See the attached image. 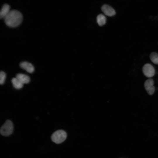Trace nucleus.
<instances>
[{
	"instance_id": "obj_1",
	"label": "nucleus",
	"mask_w": 158,
	"mask_h": 158,
	"mask_svg": "<svg viewBox=\"0 0 158 158\" xmlns=\"http://www.w3.org/2000/svg\"><path fill=\"white\" fill-rule=\"evenodd\" d=\"M6 24L10 28H15L19 25L22 21L23 16L18 11L11 10L4 19Z\"/></svg>"
},
{
	"instance_id": "obj_2",
	"label": "nucleus",
	"mask_w": 158,
	"mask_h": 158,
	"mask_svg": "<svg viewBox=\"0 0 158 158\" xmlns=\"http://www.w3.org/2000/svg\"><path fill=\"white\" fill-rule=\"evenodd\" d=\"M13 129V125L12 122L11 121L8 120L1 127L0 133L2 135L8 136L12 134Z\"/></svg>"
},
{
	"instance_id": "obj_3",
	"label": "nucleus",
	"mask_w": 158,
	"mask_h": 158,
	"mask_svg": "<svg viewBox=\"0 0 158 158\" xmlns=\"http://www.w3.org/2000/svg\"><path fill=\"white\" fill-rule=\"evenodd\" d=\"M67 137L66 133L62 130L55 131L51 135L52 141L56 144H60L63 142Z\"/></svg>"
},
{
	"instance_id": "obj_4",
	"label": "nucleus",
	"mask_w": 158,
	"mask_h": 158,
	"mask_svg": "<svg viewBox=\"0 0 158 158\" xmlns=\"http://www.w3.org/2000/svg\"><path fill=\"white\" fill-rule=\"evenodd\" d=\"M142 71L146 77L149 78L153 77L155 74L154 67L149 63H147L144 65L142 68Z\"/></svg>"
},
{
	"instance_id": "obj_5",
	"label": "nucleus",
	"mask_w": 158,
	"mask_h": 158,
	"mask_svg": "<svg viewBox=\"0 0 158 158\" xmlns=\"http://www.w3.org/2000/svg\"><path fill=\"white\" fill-rule=\"evenodd\" d=\"M154 83V81L151 78L147 79L144 83V86L145 90L150 95H152L155 92V88Z\"/></svg>"
},
{
	"instance_id": "obj_6",
	"label": "nucleus",
	"mask_w": 158,
	"mask_h": 158,
	"mask_svg": "<svg viewBox=\"0 0 158 158\" xmlns=\"http://www.w3.org/2000/svg\"><path fill=\"white\" fill-rule=\"evenodd\" d=\"M101 9L104 14L109 16H113L116 13L114 9L107 4L103 5L101 7Z\"/></svg>"
},
{
	"instance_id": "obj_7",
	"label": "nucleus",
	"mask_w": 158,
	"mask_h": 158,
	"mask_svg": "<svg viewBox=\"0 0 158 158\" xmlns=\"http://www.w3.org/2000/svg\"><path fill=\"white\" fill-rule=\"evenodd\" d=\"M20 66L22 68L30 73H33L35 70L33 65L31 63L27 61L21 62L20 64Z\"/></svg>"
},
{
	"instance_id": "obj_8",
	"label": "nucleus",
	"mask_w": 158,
	"mask_h": 158,
	"mask_svg": "<svg viewBox=\"0 0 158 158\" xmlns=\"http://www.w3.org/2000/svg\"><path fill=\"white\" fill-rule=\"evenodd\" d=\"M10 7L7 4H4L2 6L0 12V18L4 19L11 11Z\"/></svg>"
},
{
	"instance_id": "obj_9",
	"label": "nucleus",
	"mask_w": 158,
	"mask_h": 158,
	"mask_svg": "<svg viewBox=\"0 0 158 158\" xmlns=\"http://www.w3.org/2000/svg\"><path fill=\"white\" fill-rule=\"evenodd\" d=\"M16 78L23 84L28 83L30 80V78L29 76L22 73L18 74L16 75Z\"/></svg>"
},
{
	"instance_id": "obj_10",
	"label": "nucleus",
	"mask_w": 158,
	"mask_h": 158,
	"mask_svg": "<svg viewBox=\"0 0 158 158\" xmlns=\"http://www.w3.org/2000/svg\"><path fill=\"white\" fill-rule=\"evenodd\" d=\"M11 83L13 87L16 89L21 88L23 84L22 83L16 78H13L11 80Z\"/></svg>"
},
{
	"instance_id": "obj_11",
	"label": "nucleus",
	"mask_w": 158,
	"mask_h": 158,
	"mask_svg": "<svg viewBox=\"0 0 158 158\" xmlns=\"http://www.w3.org/2000/svg\"><path fill=\"white\" fill-rule=\"evenodd\" d=\"M97 21L99 25L102 26L106 23V18L104 15L102 14H100L97 17Z\"/></svg>"
},
{
	"instance_id": "obj_12",
	"label": "nucleus",
	"mask_w": 158,
	"mask_h": 158,
	"mask_svg": "<svg viewBox=\"0 0 158 158\" xmlns=\"http://www.w3.org/2000/svg\"><path fill=\"white\" fill-rule=\"evenodd\" d=\"M150 59L154 64L158 65V54L155 52H152L150 56Z\"/></svg>"
},
{
	"instance_id": "obj_13",
	"label": "nucleus",
	"mask_w": 158,
	"mask_h": 158,
	"mask_svg": "<svg viewBox=\"0 0 158 158\" xmlns=\"http://www.w3.org/2000/svg\"><path fill=\"white\" fill-rule=\"evenodd\" d=\"M6 74L3 71H1L0 72V84L1 85L3 84L6 78Z\"/></svg>"
}]
</instances>
